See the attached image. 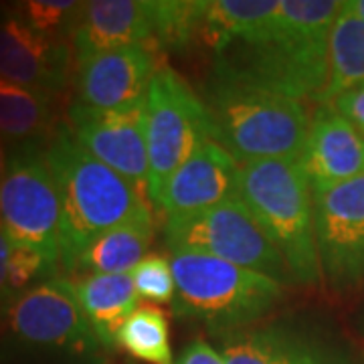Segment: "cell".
Listing matches in <instances>:
<instances>
[{
    "label": "cell",
    "mask_w": 364,
    "mask_h": 364,
    "mask_svg": "<svg viewBox=\"0 0 364 364\" xmlns=\"http://www.w3.org/2000/svg\"><path fill=\"white\" fill-rule=\"evenodd\" d=\"M71 53L63 39H51L16 11L0 13V79L55 95L63 91Z\"/></svg>",
    "instance_id": "5bb4252c"
},
{
    "label": "cell",
    "mask_w": 364,
    "mask_h": 364,
    "mask_svg": "<svg viewBox=\"0 0 364 364\" xmlns=\"http://www.w3.org/2000/svg\"><path fill=\"white\" fill-rule=\"evenodd\" d=\"M170 251H193L263 273L282 286H296L282 255L239 196L217 207L184 217H170L164 225Z\"/></svg>",
    "instance_id": "52a82bcc"
},
{
    "label": "cell",
    "mask_w": 364,
    "mask_h": 364,
    "mask_svg": "<svg viewBox=\"0 0 364 364\" xmlns=\"http://www.w3.org/2000/svg\"><path fill=\"white\" fill-rule=\"evenodd\" d=\"M330 105L364 136V81L336 95Z\"/></svg>",
    "instance_id": "83f0119b"
},
{
    "label": "cell",
    "mask_w": 364,
    "mask_h": 364,
    "mask_svg": "<svg viewBox=\"0 0 364 364\" xmlns=\"http://www.w3.org/2000/svg\"><path fill=\"white\" fill-rule=\"evenodd\" d=\"M217 350L227 364H352L336 336L298 316L221 336Z\"/></svg>",
    "instance_id": "8fae6325"
},
{
    "label": "cell",
    "mask_w": 364,
    "mask_h": 364,
    "mask_svg": "<svg viewBox=\"0 0 364 364\" xmlns=\"http://www.w3.org/2000/svg\"><path fill=\"white\" fill-rule=\"evenodd\" d=\"M174 364H227L221 352L213 348L205 340H195L191 342L184 350H182L181 358Z\"/></svg>",
    "instance_id": "f1b7e54d"
},
{
    "label": "cell",
    "mask_w": 364,
    "mask_h": 364,
    "mask_svg": "<svg viewBox=\"0 0 364 364\" xmlns=\"http://www.w3.org/2000/svg\"><path fill=\"white\" fill-rule=\"evenodd\" d=\"M363 332H364V310H363Z\"/></svg>",
    "instance_id": "d6a6232c"
},
{
    "label": "cell",
    "mask_w": 364,
    "mask_h": 364,
    "mask_svg": "<svg viewBox=\"0 0 364 364\" xmlns=\"http://www.w3.org/2000/svg\"><path fill=\"white\" fill-rule=\"evenodd\" d=\"M158 49L150 43L97 53L79 61L73 104L93 109H117L144 104L156 75Z\"/></svg>",
    "instance_id": "4fadbf2b"
},
{
    "label": "cell",
    "mask_w": 364,
    "mask_h": 364,
    "mask_svg": "<svg viewBox=\"0 0 364 364\" xmlns=\"http://www.w3.org/2000/svg\"><path fill=\"white\" fill-rule=\"evenodd\" d=\"M279 0H205L200 45L219 55L247 39L275 11Z\"/></svg>",
    "instance_id": "ffe728a7"
},
{
    "label": "cell",
    "mask_w": 364,
    "mask_h": 364,
    "mask_svg": "<svg viewBox=\"0 0 364 364\" xmlns=\"http://www.w3.org/2000/svg\"><path fill=\"white\" fill-rule=\"evenodd\" d=\"M348 6H350L352 11L358 14L360 18H364V0H348Z\"/></svg>",
    "instance_id": "1f68e13d"
},
{
    "label": "cell",
    "mask_w": 364,
    "mask_h": 364,
    "mask_svg": "<svg viewBox=\"0 0 364 364\" xmlns=\"http://www.w3.org/2000/svg\"><path fill=\"white\" fill-rule=\"evenodd\" d=\"M144 122L146 102L117 109H93L71 104L67 126L91 156L148 195L150 162Z\"/></svg>",
    "instance_id": "7c38bea8"
},
{
    "label": "cell",
    "mask_w": 364,
    "mask_h": 364,
    "mask_svg": "<svg viewBox=\"0 0 364 364\" xmlns=\"http://www.w3.org/2000/svg\"><path fill=\"white\" fill-rule=\"evenodd\" d=\"M158 51H184L200 45L205 0H154Z\"/></svg>",
    "instance_id": "cb8c5ba5"
},
{
    "label": "cell",
    "mask_w": 364,
    "mask_h": 364,
    "mask_svg": "<svg viewBox=\"0 0 364 364\" xmlns=\"http://www.w3.org/2000/svg\"><path fill=\"white\" fill-rule=\"evenodd\" d=\"M205 105L213 140L239 162L299 160L310 116L304 102L245 83L213 79Z\"/></svg>",
    "instance_id": "5b68a950"
},
{
    "label": "cell",
    "mask_w": 364,
    "mask_h": 364,
    "mask_svg": "<svg viewBox=\"0 0 364 364\" xmlns=\"http://www.w3.org/2000/svg\"><path fill=\"white\" fill-rule=\"evenodd\" d=\"M176 282L172 312L227 336L257 326L284 299V286L263 273L193 251H170Z\"/></svg>",
    "instance_id": "277c9868"
},
{
    "label": "cell",
    "mask_w": 364,
    "mask_h": 364,
    "mask_svg": "<svg viewBox=\"0 0 364 364\" xmlns=\"http://www.w3.org/2000/svg\"><path fill=\"white\" fill-rule=\"evenodd\" d=\"M144 132L150 162L148 198L156 205L170 176L213 140V122L205 100L170 65L158 67L148 87Z\"/></svg>",
    "instance_id": "8992f818"
},
{
    "label": "cell",
    "mask_w": 364,
    "mask_h": 364,
    "mask_svg": "<svg viewBox=\"0 0 364 364\" xmlns=\"http://www.w3.org/2000/svg\"><path fill=\"white\" fill-rule=\"evenodd\" d=\"M237 196L282 255L296 286H320L314 191L301 162L255 160L241 164Z\"/></svg>",
    "instance_id": "3957f363"
},
{
    "label": "cell",
    "mask_w": 364,
    "mask_h": 364,
    "mask_svg": "<svg viewBox=\"0 0 364 364\" xmlns=\"http://www.w3.org/2000/svg\"><path fill=\"white\" fill-rule=\"evenodd\" d=\"M132 279L140 299H146L150 304H172L176 294V282L170 259L164 255H146L132 272Z\"/></svg>",
    "instance_id": "484cf974"
},
{
    "label": "cell",
    "mask_w": 364,
    "mask_h": 364,
    "mask_svg": "<svg viewBox=\"0 0 364 364\" xmlns=\"http://www.w3.org/2000/svg\"><path fill=\"white\" fill-rule=\"evenodd\" d=\"M364 81V18L344 2L330 35V81L324 102Z\"/></svg>",
    "instance_id": "7402d4cb"
},
{
    "label": "cell",
    "mask_w": 364,
    "mask_h": 364,
    "mask_svg": "<svg viewBox=\"0 0 364 364\" xmlns=\"http://www.w3.org/2000/svg\"><path fill=\"white\" fill-rule=\"evenodd\" d=\"M299 162L314 193L364 174V136L330 104H318Z\"/></svg>",
    "instance_id": "2e32d148"
},
{
    "label": "cell",
    "mask_w": 364,
    "mask_h": 364,
    "mask_svg": "<svg viewBox=\"0 0 364 364\" xmlns=\"http://www.w3.org/2000/svg\"><path fill=\"white\" fill-rule=\"evenodd\" d=\"M73 286L77 291L81 310L100 346L114 348L122 324L140 308V298L132 273L77 275V279H73Z\"/></svg>",
    "instance_id": "ac0fdd59"
},
{
    "label": "cell",
    "mask_w": 364,
    "mask_h": 364,
    "mask_svg": "<svg viewBox=\"0 0 364 364\" xmlns=\"http://www.w3.org/2000/svg\"><path fill=\"white\" fill-rule=\"evenodd\" d=\"M57 267L39 251L21 245H11L9 255V291L13 299L31 287V284H39L53 277Z\"/></svg>",
    "instance_id": "4316f807"
},
{
    "label": "cell",
    "mask_w": 364,
    "mask_h": 364,
    "mask_svg": "<svg viewBox=\"0 0 364 364\" xmlns=\"http://www.w3.org/2000/svg\"><path fill=\"white\" fill-rule=\"evenodd\" d=\"M9 255H11V243L0 229V308L2 304L11 306L13 301V296L9 291Z\"/></svg>",
    "instance_id": "f546056e"
},
{
    "label": "cell",
    "mask_w": 364,
    "mask_h": 364,
    "mask_svg": "<svg viewBox=\"0 0 364 364\" xmlns=\"http://www.w3.org/2000/svg\"><path fill=\"white\" fill-rule=\"evenodd\" d=\"M241 164L215 140L196 150L162 186L154 207L166 219L217 207L239 191Z\"/></svg>",
    "instance_id": "9a60e30c"
},
{
    "label": "cell",
    "mask_w": 364,
    "mask_h": 364,
    "mask_svg": "<svg viewBox=\"0 0 364 364\" xmlns=\"http://www.w3.org/2000/svg\"><path fill=\"white\" fill-rule=\"evenodd\" d=\"M79 9L81 2L73 0H28L21 2L14 11L43 35L51 39H63L65 35H71V26Z\"/></svg>",
    "instance_id": "d4e9b609"
},
{
    "label": "cell",
    "mask_w": 364,
    "mask_h": 364,
    "mask_svg": "<svg viewBox=\"0 0 364 364\" xmlns=\"http://www.w3.org/2000/svg\"><path fill=\"white\" fill-rule=\"evenodd\" d=\"M154 0H91L81 2L69 37L79 63L97 53L128 45H154Z\"/></svg>",
    "instance_id": "e0dca14e"
},
{
    "label": "cell",
    "mask_w": 364,
    "mask_h": 364,
    "mask_svg": "<svg viewBox=\"0 0 364 364\" xmlns=\"http://www.w3.org/2000/svg\"><path fill=\"white\" fill-rule=\"evenodd\" d=\"M316 245L322 284L336 294L364 287V174L314 193Z\"/></svg>",
    "instance_id": "30bf717a"
},
{
    "label": "cell",
    "mask_w": 364,
    "mask_h": 364,
    "mask_svg": "<svg viewBox=\"0 0 364 364\" xmlns=\"http://www.w3.org/2000/svg\"><path fill=\"white\" fill-rule=\"evenodd\" d=\"M0 229L11 245L31 247L61 265V203L47 160L35 146L9 156L0 178Z\"/></svg>",
    "instance_id": "ba28073f"
},
{
    "label": "cell",
    "mask_w": 364,
    "mask_h": 364,
    "mask_svg": "<svg viewBox=\"0 0 364 364\" xmlns=\"http://www.w3.org/2000/svg\"><path fill=\"white\" fill-rule=\"evenodd\" d=\"M6 164H9V156H6V146L4 142L0 140V178L4 176V172H6Z\"/></svg>",
    "instance_id": "4dcf8cb0"
},
{
    "label": "cell",
    "mask_w": 364,
    "mask_h": 364,
    "mask_svg": "<svg viewBox=\"0 0 364 364\" xmlns=\"http://www.w3.org/2000/svg\"><path fill=\"white\" fill-rule=\"evenodd\" d=\"M156 227L150 210L93 239L75 263L77 275L132 273L148 255Z\"/></svg>",
    "instance_id": "d6986e66"
},
{
    "label": "cell",
    "mask_w": 364,
    "mask_h": 364,
    "mask_svg": "<svg viewBox=\"0 0 364 364\" xmlns=\"http://www.w3.org/2000/svg\"><path fill=\"white\" fill-rule=\"evenodd\" d=\"M6 328L18 344L39 350L100 348L71 279L53 275L21 291L6 306Z\"/></svg>",
    "instance_id": "9c48e42d"
},
{
    "label": "cell",
    "mask_w": 364,
    "mask_h": 364,
    "mask_svg": "<svg viewBox=\"0 0 364 364\" xmlns=\"http://www.w3.org/2000/svg\"><path fill=\"white\" fill-rule=\"evenodd\" d=\"M53 95L0 79V140L33 146L51 130Z\"/></svg>",
    "instance_id": "44dd1931"
},
{
    "label": "cell",
    "mask_w": 364,
    "mask_h": 364,
    "mask_svg": "<svg viewBox=\"0 0 364 364\" xmlns=\"http://www.w3.org/2000/svg\"><path fill=\"white\" fill-rule=\"evenodd\" d=\"M116 346L142 363L174 364L168 320L156 306L146 304L132 314L117 332Z\"/></svg>",
    "instance_id": "603a6c76"
},
{
    "label": "cell",
    "mask_w": 364,
    "mask_h": 364,
    "mask_svg": "<svg viewBox=\"0 0 364 364\" xmlns=\"http://www.w3.org/2000/svg\"><path fill=\"white\" fill-rule=\"evenodd\" d=\"M43 156L61 203V267L73 273L93 239L150 210V198L134 182L91 156L67 124L53 132Z\"/></svg>",
    "instance_id": "7a4b0ae2"
},
{
    "label": "cell",
    "mask_w": 364,
    "mask_h": 364,
    "mask_svg": "<svg viewBox=\"0 0 364 364\" xmlns=\"http://www.w3.org/2000/svg\"><path fill=\"white\" fill-rule=\"evenodd\" d=\"M344 2L279 0L263 25L215 55L213 79L324 102L330 81V35Z\"/></svg>",
    "instance_id": "6da1fadb"
}]
</instances>
